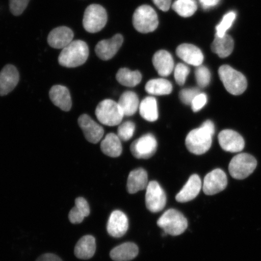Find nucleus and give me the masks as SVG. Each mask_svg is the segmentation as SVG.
<instances>
[{
    "label": "nucleus",
    "instance_id": "41",
    "mask_svg": "<svg viewBox=\"0 0 261 261\" xmlns=\"http://www.w3.org/2000/svg\"><path fill=\"white\" fill-rule=\"evenodd\" d=\"M36 261H63L60 257L53 253L42 254Z\"/></svg>",
    "mask_w": 261,
    "mask_h": 261
},
{
    "label": "nucleus",
    "instance_id": "6",
    "mask_svg": "<svg viewBox=\"0 0 261 261\" xmlns=\"http://www.w3.org/2000/svg\"><path fill=\"white\" fill-rule=\"evenodd\" d=\"M133 23L137 31L142 34H147L154 31L158 28V16L151 6L142 5L134 13Z\"/></svg>",
    "mask_w": 261,
    "mask_h": 261
},
{
    "label": "nucleus",
    "instance_id": "20",
    "mask_svg": "<svg viewBox=\"0 0 261 261\" xmlns=\"http://www.w3.org/2000/svg\"><path fill=\"white\" fill-rule=\"evenodd\" d=\"M152 63L160 76L167 77L174 68V62L170 53L166 50L156 51L152 58Z\"/></svg>",
    "mask_w": 261,
    "mask_h": 261
},
{
    "label": "nucleus",
    "instance_id": "36",
    "mask_svg": "<svg viewBox=\"0 0 261 261\" xmlns=\"http://www.w3.org/2000/svg\"><path fill=\"white\" fill-rule=\"evenodd\" d=\"M189 72H190V69L187 65L182 63L178 64L174 70V77L176 83L179 86H184Z\"/></svg>",
    "mask_w": 261,
    "mask_h": 261
},
{
    "label": "nucleus",
    "instance_id": "3",
    "mask_svg": "<svg viewBox=\"0 0 261 261\" xmlns=\"http://www.w3.org/2000/svg\"><path fill=\"white\" fill-rule=\"evenodd\" d=\"M218 74L228 93L233 95H240L246 91L247 82L246 77L228 65H222Z\"/></svg>",
    "mask_w": 261,
    "mask_h": 261
},
{
    "label": "nucleus",
    "instance_id": "15",
    "mask_svg": "<svg viewBox=\"0 0 261 261\" xmlns=\"http://www.w3.org/2000/svg\"><path fill=\"white\" fill-rule=\"evenodd\" d=\"M19 72L14 65H6L0 72V96L7 95L18 84Z\"/></svg>",
    "mask_w": 261,
    "mask_h": 261
},
{
    "label": "nucleus",
    "instance_id": "14",
    "mask_svg": "<svg viewBox=\"0 0 261 261\" xmlns=\"http://www.w3.org/2000/svg\"><path fill=\"white\" fill-rule=\"evenodd\" d=\"M218 140L222 149L227 152H240L244 148L245 142L243 137L233 130H222L218 135Z\"/></svg>",
    "mask_w": 261,
    "mask_h": 261
},
{
    "label": "nucleus",
    "instance_id": "4",
    "mask_svg": "<svg viewBox=\"0 0 261 261\" xmlns=\"http://www.w3.org/2000/svg\"><path fill=\"white\" fill-rule=\"evenodd\" d=\"M158 225L166 234L178 236L187 230L188 222L180 212L171 208L166 211L159 218Z\"/></svg>",
    "mask_w": 261,
    "mask_h": 261
},
{
    "label": "nucleus",
    "instance_id": "17",
    "mask_svg": "<svg viewBox=\"0 0 261 261\" xmlns=\"http://www.w3.org/2000/svg\"><path fill=\"white\" fill-rule=\"evenodd\" d=\"M74 34L71 29L66 26L55 28L48 34L47 41L50 47L63 49L72 42Z\"/></svg>",
    "mask_w": 261,
    "mask_h": 261
},
{
    "label": "nucleus",
    "instance_id": "19",
    "mask_svg": "<svg viewBox=\"0 0 261 261\" xmlns=\"http://www.w3.org/2000/svg\"><path fill=\"white\" fill-rule=\"evenodd\" d=\"M202 182L197 174L192 175L181 190L176 195V200L179 203H187L193 200L201 191Z\"/></svg>",
    "mask_w": 261,
    "mask_h": 261
},
{
    "label": "nucleus",
    "instance_id": "35",
    "mask_svg": "<svg viewBox=\"0 0 261 261\" xmlns=\"http://www.w3.org/2000/svg\"><path fill=\"white\" fill-rule=\"evenodd\" d=\"M135 129V123L130 121L124 122L119 126L117 129V136L123 141H128L133 138Z\"/></svg>",
    "mask_w": 261,
    "mask_h": 261
},
{
    "label": "nucleus",
    "instance_id": "5",
    "mask_svg": "<svg viewBox=\"0 0 261 261\" xmlns=\"http://www.w3.org/2000/svg\"><path fill=\"white\" fill-rule=\"evenodd\" d=\"M95 114L101 123L109 126L120 125L124 117L118 102L111 99L103 100L98 104Z\"/></svg>",
    "mask_w": 261,
    "mask_h": 261
},
{
    "label": "nucleus",
    "instance_id": "8",
    "mask_svg": "<svg viewBox=\"0 0 261 261\" xmlns=\"http://www.w3.org/2000/svg\"><path fill=\"white\" fill-rule=\"evenodd\" d=\"M256 166V160L254 156L243 153L231 159L228 169L231 177L234 179H243L252 174Z\"/></svg>",
    "mask_w": 261,
    "mask_h": 261
},
{
    "label": "nucleus",
    "instance_id": "10",
    "mask_svg": "<svg viewBox=\"0 0 261 261\" xmlns=\"http://www.w3.org/2000/svg\"><path fill=\"white\" fill-rule=\"evenodd\" d=\"M146 205L152 213H158L165 208L166 196L164 191L155 181H150L146 188Z\"/></svg>",
    "mask_w": 261,
    "mask_h": 261
},
{
    "label": "nucleus",
    "instance_id": "38",
    "mask_svg": "<svg viewBox=\"0 0 261 261\" xmlns=\"http://www.w3.org/2000/svg\"><path fill=\"white\" fill-rule=\"evenodd\" d=\"M30 0H9V8L15 16L21 15L27 8Z\"/></svg>",
    "mask_w": 261,
    "mask_h": 261
},
{
    "label": "nucleus",
    "instance_id": "34",
    "mask_svg": "<svg viewBox=\"0 0 261 261\" xmlns=\"http://www.w3.org/2000/svg\"><path fill=\"white\" fill-rule=\"evenodd\" d=\"M196 81L198 86L201 88H205L210 84L211 74L208 68L204 65L197 67L195 71Z\"/></svg>",
    "mask_w": 261,
    "mask_h": 261
},
{
    "label": "nucleus",
    "instance_id": "1",
    "mask_svg": "<svg viewBox=\"0 0 261 261\" xmlns=\"http://www.w3.org/2000/svg\"><path fill=\"white\" fill-rule=\"evenodd\" d=\"M214 134V124L210 120L204 122L200 128L192 130L186 138L188 151L195 155L204 154L211 148Z\"/></svg>",
    "mask_w": 261,
    "mask_h": 261
},
{
    "label": "nucleus",
    "instance_id": "26",
    "mask_svg": "<svg viewBox=\"0 0 261 261\" xmlns=\"http://www.w3.org/2000/svg\"><path fill=\"white\" fill-rule=\"evenodd\" d=\"M234 41L230 35H225L223 37H218L215 35L214 41L212 42L211 49L218 57L225 58L229 56L233 50Z\"/></svg>",
    "mask_w": 261,
    "mask_h": 261
},
{
    "label": "nucleus",
    "instance_id": "12",
    "mask_svg": "<svg viewBox=\"0 0 261 261\" xmlns=\"http://www.w3.org/2000/svg\"><path fill=\"white\" fill-rule=\"evenodd\" d=\"M123 42V38L120 34L114 35L110 40L99 41L95 47L97 56L103 61L111 60L115 56L117 52L121 47Z\"/></svg>",
    "mask_w": 261,
    "mask_h": 261
},
{
    "label": "nucleus",
    "instance_id": "40",
    "mask_svg": "<svg viewBox=\"0 0 261 261\" xmlns=\"http://www.w3.org/2000/svg\"><path fill=\"white\" fill-rule=\"evenodd\" d=\"M172 0H152L155 5L161 11H168L171 5Z\"/></svg>",
    "mask_w": 261,
    "mask_h": 261
},
{
    "label": "nucleus",
    "instance_id": "29",
    "mask_svg": "<svg viewBox=\"0 0 261 261\" xmlns=\"http://www.w3.org/2000/svg\"><path fill=\"white\" fill-rule=\"evenodd\" d=\"M139 112L143 119L148 122H155L159 118L158 102L155 98L149 96L145 98L139 106Z\"/></svg>",
    "mask_w": 261,
    "mask_h": 261
},
{
    "label": "nucleus",
    "instance_id": "24",
    "mask_svg": "<svg viewBox=\"0 0 261 261\" xmlns=\"http://www.w3.org/2000/svg\"><path fill=\"white\" fill-rule=\"evenodd\" d=\"M139 248L133 243H123L111 251L110 257L115 261H129L138 255Z\"/></svg>",
    "mask_w": 261,
    "mask_h": 261
},
{
    "label": "nucleus",
    "instance_id": "9",
    "mask_svg": "<svg viewBox=\"0 0 261 261\" xmlns=\"http://www.w3.org/2000/svg\"><path fill=\"white\" fill-rule=\"evenodd\" d=\"M158 148V142L152 134H146L133 142L130 146V152L138 159H148L154 155Z\"/></svg>",
    "mask_w": 261,
    "mask_h": 261
},
{
    "label": "nucleus",
    "instance_id": "42",
    "mask_svg": "<svg viewBox=\"0 0 261 261\" xmlns=\"http://www.w3.org/2000/svg\"><path fill=\"white\" fill-rule=\"evenodd\" d=\"M200 4L205 10L210 9L219 4L221 0H199Z\"/></svg>",
    "mask_w": 261,
    "mask_h": 261
},
{
    "label": "nucleus",
    "instance_id": "39",
    "mask_svg": "<svg viewBox=\"0 0 261 261\" xmlns=\"http://www.w3.org/2000/svg\"><path fill=\"white\" fill-rule=\"evenodd\" d=\"M207 97L206 94L200 93L195 97L191 103L192 110L194 112H198L201 110L206 104Z\"/></svg>",
    "mask_w": 261,
    "mask_h": 261
},
{
    "label": "nucleus",
    "instance_id": "7",
    "mask_svg": "<svg viewBox=\"0 0 261 261\" xmlns=\"http://www.w3.org/2000/svg\"><path fill=\"white\" fill-rule=\"evenodd\" d=\"M107 22L106 9L99 5H91L85 11L83 26L88 32L94 34L105 27Z\"/></svg>",
    "mask_w": 261,
    "mask_h": 261
},
{
    "label": "nucleus",
    "instance_id": "2",
    "mask_svg": "<svg viewBox=\"0 0 261 261\" xmlns=\"http://www.w3.org/2000/svg\"><path fill=\"white\" fill-rule=\"evenodd\" d=\"M89 55V49L86 42L74 40L62 50L58 57L62 66L75 68L83 65Z\"/></svg>",
    "mask_w": 261,
    "mask_h": 261
},
{
    "label": "nucleus",
    "instance_id": "27",
    "mask_svg": "<svg viewBox=\"0 0 261 261\" xmlns=\"http://www.w3.org/2000/svg\"><path fill=\"white\" fill-rule=\"evenodd\" d=\"M124 116H132L138 111L140 103L138 96L133 91L124 92L118 102Z\"/></svg>",
    "mask_w": 261,
    "mask_h": 261
},
{
    "label": "nucleus",
    "instance_id": "28",
    "mask_svg": "<svg viewBox=\"0 0 261 261\" xmlns=\"http://www.w3.org/2000/svg\"><path fill=\"white\" fill-rule=\"evenodd\" d=\"M90 208L89 203L83 197H78L75 200V206L71 208L68 214V219L71 223L80 224L84 218L89 216Z\"/></svg>",
    "mask_w": 261,
    "mask_h": 261
},
{
    "label": "nucleus",
    "instance_id": "30",
    "mask_svg": "<svg viewBox=\"0 0 261 261\" xmlns=\"http://www.w3.org/2000/svg\"><path fill=\"white\" fill-rule=\"evenodd\" d=\"M172 89L171 82L163 78L150 80L145 86L147 93L156 96L168 95L172 93Z\"/></svg>",
    "mask_w": 261,
    "mask_h": 261
},
{
    "label": "nucleus",
    "instance_id": "37",
    "mask_svg": "<svg viewBox=\"0 0 261 261\" xmlns=\"http://www.w3.org/2000/svg\"><path fill=\"white\" fill-rule=\"evenodd\" d=\"M200 90L196 88H191V89H182L179 93V97L181 102L187 106H191L192 101L195 97L200 94Z\"/></svg>",
    "mask_w": 261,
    "mask_h": 261
},
{
    "label": "nucleus",
    "instance_id": "23",
    "mask_svg": "<svg viewBox=\"0 0 261 261\" xmlns=\"http://www.w3.org/2000/svg\"><path fill=\"white\" fill-rule=\"evenodd\" d=\"M96 240L91 236L82 237L74 247V254L78 259H89L96 252Z\"/></svg>",
    "mask_w": 261,
    "mask_h": 261
},
{
    "label": "nucleus",
    "instance_id": "25",
    "mask_svg": "<svg viewBox=\"0 0 261 261\" xmlns=\"http://www.w3.org/2000/svg\"><path fill=\"white\" fill-rule=\"evenodd\" d=\"M100 148L103 154L111 158H118L122 152L121 140L115 134H108L101 142Z\"/></svg>",
    "mask_w": 261,
    "mask_h": 261
},
{
    "label": "nucleus",
    "instance_id": "16",
    "mask_svg": "<svg viewBox=\"0 0 261 261\" xmlns=\"http://www.w3.org/2000/svg\"><path fill=\"white\" fill-rule=\"evenodd\" d=\"M129 222L126 215L120 211H115L110 215L107 224V231L110 236L120 238L128 229Z\"/></svg>",
    "mask_w": 261,
    "mask_h": 261
},
{
    "label": "nucleus",
    "instance_id": "22",
    "mask_svg": "<svg viewBox=\"0 0 261 261\" xmlns=\"http://www.w3.org/2000/svg\"><path fill=\"white\" fill-rule=\"evenodd\" d=\"M148 184V174L145 169H136L129 173L127 181V189L129 194H136L146 189Z\"/></svg>",
    "mask_w": 261,
    "mask_h": 261
},
{
    "label": "nucleus",
    "instance_id": "31",
    "mask_svg": "<svg viewBox=\"0 0 261 261\" xmlns=\"http://www.w3.org/2000/svg\"><path fill=\"white\" fill-rule=\"evenodd\" d=\"M116 80L122 86L134 87L142 81V74L139 71H132L127 68H120L116 74Z\"/></svg>",
    "mask_w": 261,
    "mask_h": 261
},
{
    "label": "nucleus",
    "instance_id": "13",
    "mask_svg": "<svg viewBox=\"0 0 261 261\" xmlns=\"http://www.w3.org/2000/svg\"><path fill=\"white\" fill-rule=\"evenodd\" d=\"M78 123L87 141L96 144L103 138L104 130L87 114H83L78 119Z\"/></svg>",
    "mask_w": 261,
    "mask_h": 261
},
{
    "label": "nucleus",
    "instance_id": "33",
    "mask_svg": "<svg viewBox=\"0 0 261 261\" xmlns=\"http://www.w3.org/2000/svg\"><path fill=\"white\" fill-rule=\"evenodd\" d=\"M236 18V12H230L225 15L220 23L217 25L216 35L220 37H223V36L226 35V32L232 25Z\"/></svg>",
    "mask_w": 261,
    "mask_h": 261
},
{
    "label": "nucleus",
    "instance_id": "32",
    "mask_svg": "<svg viewBox=\"0 0 261 261\" xmlns=\"http://www.w3.org/2000/svg\"><path fill=\"white\" fill-rule=\"evenodd\" d=\"M172 9L182 17H189L195 14L197 10V3L195 0H176Z\"/></svg>",
    "mask_w": 261,
    "mask_h": 261
},
{
    "label": "nucleus",
    "instance_id": "18",
    "mask_svg": "<svg viewBox=\"0 0 261 261\" xmlns=\"http://www.w3.org/2000/svg\"><path fill=\"white\" fill-rule=\"evenodd\" d=\"M176 54L181 60L188 64L198 67L202 65L204 55L200 48L191 44L179 45L176 50Z\"/></svg>",
    "mask_w": 261,
    "mask_h": 261
},
{
    "label": "nucleus",
    "instance_id": "11",
    "mask_svg": "<svg viewBox=\"0 0 261 261\" xmlns=\"http://www.w3.org/2000/svg\"><path fill=\"white\" fill-rule=\"evenodd\" d=\"M227 186L226 173L220 169H216L205 175L203 189L205 195H213L224 191Z\"/></svg>",
    "mask_w": 261,
    "mask_h": 261
},
{
    "label": "nucleus",
    "instance_id": "21",
    "mask_svg": "<svg viewBox=\"0 0 261 261\" xmlns=\"http://www.w3.org/2000/svg\"><path fill=\"white\" fill-rule=\"evenodd\" d=\"M51 102L64 112L70 111L72 106L71 95L67 87L60 85L51 88L49 92Z\"/></svg>",
    "mask_w": 261,
    "mask_h": 261
}]
</instances>
